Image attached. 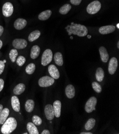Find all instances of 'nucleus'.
Returning a JSON list of instances; mask_svg holds the SVG:
<instances>
[{
  "label": "nucleus",
  "instance_id": "1",
  "mask_svg": "<svg viewBox=\"0 0 119 134\" xmlns=\"http://www.w3.org/2000/svg\"><path fill=\"white\" fill-rule=\"evenodd\" d=\"M65 29L67 30L69 35L73 34L78 36L83 37L87 35L88 33L86 26L81 24H74V23H72L71 25H68Z\"/></svg>",
  "mask_w": 119,
  "mask_h": 134
},
{
  "label": "nucleus",
  "instance_id": "2",
  "mask_svg": "<svg viewBox=\"0 0 119 134\" xmlns=\"http://www.w3.org/2000/svg\"><path fill=\"white\" fill-rule=\"evenodd\" d=\"M17 122L15 118L10 117L5 120L1 127V132L3 134H10L17 128Z\"/></svg>",
  "mask_w": 119,
  "mask_h": 134
},
{
  "label": "nucleus",
  "instance_id": "3",
  "mask_svg": "<svg viewBox=\"0 0 119 134\" xmlns=\"http://www.w3.org/2000/svg\"><path fill=\"white\" fill-rule=\"evenodd\" d=\"M101 3L99 1H94L91 2L87 8V11L89 14L94 15L97 13L100 9Z\"/></svg>",
  "mask_w": 119,
  "mask_h": 134
},
{
  "label": "nucleus",
  "instance_id": "4",
  "mask_svg": "<svg viewBox=\"0 0 119 134\" xmlns=\"http://www.w3.org/2000/svg\"><path fill=\"white\" fill-rule=\"evenodd\" d=\"M55 82V79L49 76H44L38 80V85L41 87H48L52 86Z\"/></svg>",
  "mask_w": 119,
  "mask_h": 134
},
{
  "label": "nucleus",
  "instance_id": "5",
  "mask_svg": "<svg viewBox=\"0 0 119 134\" xmlns=\"http://www.w3.org/2000/svg\"><path fill=\"white\" fill-rule=\"evenodd\" d=\"M97 100L95 97H90L87 102L85 105V111L87 113H91L93 111L96 110V105Z\"/></svg>",
  "mask_w": 119,
  "mask_h": 134
},
{
  "label": "nucleus",
  "instance_id": "6",
  "mask_svg": "<svg viewBox=\"0 0 119 134\" xmlns=\"http://www.w3.org/2000/svg\"><path fill=\"white\" fill-rule=\"evenodd\" d=\"M53 57V54L52 51L49 49H46L43 53L42 58H41V64L43 66H47L48 64L50 63L52 61Z\"/></svg>",
  "mask_w": 119,
  "mask_h": 134
},
{
  "label": "nucleus",
  "instance_id": "7",
  "mask_svg": "<svg viewBox=\"0 0 119 134\" xmlns=\"http://www.w3.org/2000/svg\"><path fill=\"white\" fill-rule=\"evenodd\" d=\"M14 12V7L10 2H6L3 6L2 13L5 17H10Z\"/></svg>",
  "mask_w": 119,
  "mask_h": 134
},
{
  "label": "nucleus",
  "instance_id": "8",
  "mask_svg": "<svg viewBox=\"0 0 119 134\" xmlns=\"http://www.w3.org/2000/svg\"><path fill=\"white\" fill-rule=\"evenodd\" d=\"M12 46L16 49H22L27 47V42L25 39L16 38L12 42Z\"/></svg>",
  "mask_w": 119,
  "mask_h": 134
},
{
  "label": "nucleus",
  "instance_id": "9",
  "mask_svg": "<svg viewBox=\"0 0 119 134\" xmlns=\"http://www.w3.org/2000/svg\"><path fill=\"white\" fill-rule=\"evenodd\" d=\"M44 113L46 118L48 120H50V121L54 119V117L55 116L54 108L50 104H48L46 106L44 109Z\"/></svg>",
  "mask_w": 119,
  "mask_h": 134
},
{
  "label": "nucleus",
  "instance_id": "10",
  "mask_svg": "<svg viewBox=\"0 0 119 134\" xmlns=\"http://www.w3.org/2000/svg\"><path fill=\"white\" fill-rule=\"evenodd\" d=\"M118 66L117 60L115 57H112L109 63V72L110 74L113 75L116 72Z\"/></svg>",
  "mask_w": 119,
  "mask_h": 134
},
{
  "label": "nucleus",
  "instance_id": "11",
  "mask_svg": "<svg viewBox=\"0 0 119 134\" xmlns=\"http://www.w3.org/2000/svg\"><path fill=\"white\" fill-rule=\"evenodd\" d=\"M49 73L52 78L54 79H58L60 76L59 72L56 66L54 65H50L48 68Z\"/></svg>",
  "mask_w": 119,
  "mask_h": 134
},
{
  "label": "nucleus",
  "instance_id": "12",
  "mask_svg": "<svg viewBox=\"0 0 119 134\" xmlns=\"http://www.w3.org/2000/svg\"><path fill=\"white\" fill-rule=\"evenodd\" d=\"M115 30V26L114 25H107L102 26L99 29V32L101 34H107L113 33Z\"/></svg>",
  "mask_w": 119,
  "mask_h": 134
},
{
  "label": "nucleus",
  "instance_id": "13",
  "mask_svg": "<svg viewBox=\"0 0 119 134\" xmlns=\"http://www.w3.org/2000/svg\"><path fill=\"white\" fill-rule=\"evenodd\" d=\"M11 105L13 110L17 112H19L20 111V102L18 98L16 96H14L11 97Z\"/></svg>",
  "mask_w": 119,
  "mask_h": 134
},
{
  "label": "nucleus",
  "instance_id": "14",
  "mask_svg": "<svg viewBox=\"0 0 119 134\" xmlns=\"http://www.w3.org/2000/svg\"><path fill=\"white\" fill-rule=\"evenodd\" d=\"M99 51L101 61L104 63H107L109 59V55L106 49L104 47H100L99 49Z\"/></svg>",
  "mask_w": 119,
  "mask_h": 134
},
{
  "label": "nucleus",
  "instance_id": "15",
  "mask_svg": "<svg viewBox=\"0 0 119 134\" xmlns=\"http://www.w3.org/2000/svg\"><path fill=\"white\" fill-rule=\"evenodd\" d=\"M27 25V21L22 18L17 19L14 23L15 28L17 30H22Z\"/></svg>",
  "mask_w": 119,
  "mask_h": 134
},
{
  "label": "nucleus",
  "instance_id": "16",
  "mask_svg": "<svg viewBox=\"0 0 119 134\" xmlns=\"http://www.w3.org/2000/svg\"><path fill=\"white\" fill-rule=\"evenodd\" d=\"M65 93L67 98L70 99L73 98L75 96V90L74 87L72 85H68L65 89Z\"/></svg>",
  "mask_w": 119,
  "mask_h": 134
},
{
  "label": "nucleus",
  "instance_id": "17",
  "mask_svg": "<svg viewBox=\"0 0 119 134\" xmlns=\"http://www.w3.org/2000/svg\"><path fill=\"white\" fill-rule=\"evenodd\" d=\"M61 103L59 100H56L54 103V105H53V108H54L55 115L56 118H59L61 114Z\"/></svg>",
  "mask_w": 119,
  "mask_h": 134
},
{
  "label": "nucleus",
  "instance_id": "18",
  "mask_svg": "<svg viewBox=\"0 0 119 134\" xmlns=\"http://www.w3.org/2000/svg\"><path fill=\"white\" fill-rule=\"evenodd\" d=\"M10 111L8 108L3 109L0 113V125H3L9 116Z\"/></svg>",
  "mask_w": 119,
  "mask_h": 134
},
{
  "label": "nucleus",
  "instance_id": "19",
  "mask_svg": "<svg viewBox=\"0 0 119 134\" xmlns=\"http://www.w3.org/2000/svg\"><path fill=\"white\" fill-rule=\"evenodd\" d=\"M39 53H40V48L36 45L34 46L31 49L30 54L31 58L33 59H36L39 56Z\"/></svg>",
  "mask_w": 119,
  "mask_h": 134
},
{
  "label": "nucleus",
  "instance_id": "20",
  "mask_svg": "<svg viewBox=\"0 0 119 134\" xmlns=\"http://www.w3.org/2000/svg\"><path fill=\"white\" fill-rule=\"evenodd\" d=\"M25 85L24 83H19L14 89V93L15 95H20L25 90Z\"/></svg>",
  "mask_w": 119,
  "mask_h": 134
},
{
  "label": "nucleus",
  "instance_id": "21",
  "mask_svg": "<svg viewBox=\"0 0 119 134\" xmlns=\"http://www.w3.org/2000/svg\"><path fill=\"white\" fill-rule=\"evenodd\" d=\"M52 14V11L50 10H47L40 13L38 15V19L40 20H46L48 19Z\"/></svg>",
  "mask_w": 119,
  "mask_h": 134
},
{
  "label": "nucleus",
  "instance_id": "22",
  "mask_svg": "<svg viewBox=\"0 0 119 134\" xmlns=\"http://www.w3.org/2000/svg\"><path fill=\"white\" fill-rule=\"evenodd\" d=\"M34 105L35 103L33 100L32 99H29L26 101L25 105V108L26 111L27 112H32L34 108Z\"/></svg>",
  "mask_w": 119,
  "mask_h": 134
},
{
  "label": "nucleus",
  "instance_id": "23",
  "mask_svg": "<svg viewBox=\"0 0 119 134\" xmlns=\"http://www.w3.org/2000/svg\"><path fill=\"white\" fill-rule=\"evenodd\" d=\"M54 60L56 65L61 66L63 65L64 61H63V57L61 53L59 52H58L55 53L54 56Z\"/></svg>",
  "mask_w": 119,
  "mask_h": 134
},
{
  "label": "nucleus",
  "instance_id": "24",
  "mask_svg": "<svg viewBox=\"0 0 119 134\" xmlns=\"http://www.w3.org/2000/svg\"><path fill=\"white\" fill-rule=\"evenodd\" d=\"M40 35L41 32L38 30H35L32 32L29 36V41L30 42H33L35 41L40 36Z\"/></svg>",
  "mask_w": 119,
  "mask_h": 134
},
{
  "label": "nucleus",
  "instance_id": "25",
  "mask_svg": "<svg viewBox=\"0 0 119 134\" xmlns=\"http://www.w3.org/2000/svg\"><path fill=\"white\" fill-rule=\"evenodd\" d=\"M27 129L30 134H38V131L35 125L32 122H29L27 125Z\"/></svg>",
  "mask_w": 119,
  "mask_h": 134
},
{
  "label": "nucleus",
  "instance_id": "26",
  "mask_svg": "<svg viewBox=\"0 0 119 134\" xmlns=\"http://www.w3.org/2000/svg\"><path fill=\"white\" fill-rule=\"evenodd\" d=\"M96 77L98 82H102L104 77V70L99 68L97 69L96 72Z\"/></svg>",
  "mask_w": 119,
  "mask_h": 134
},
{
  "label": "nucleus",
  "instance_id": "27",
  "mask_svg": "<svg viewBox=\"0 0 119 134\" xmlns=\"http://www.w3.org/2000/svg\"><path fill=\"white\" fill-rule=\"evenodd\" d=\"M95 124H96V120L94 119L93 118L89 119L85 125V129L88 131L91 130L95 127Z\"/></svg>",
  "mask_w": 119,
  "mask_h": 134
},
{
  "label": "nucleus",
  "instance_id": "28",
  "mask_svg": "<svg viewBox=\"0 0 119 134\" xmlns=\"http://www.w3.org/2000/svg\"><path fill=\"white\" fill-rule=\"evenodd\" d=\"M71 5L69 4H66L62 6L59 9V13L61 15H66L71 9Z\"/></svg>",
  "mask_w": 119,
  "mask_h": 134
},
{
  "label": "nucleus",
  "instance_id": "29",
  "mask_svg": "<svg viewBox=\"0 0 119 134\" xmlns=\"http://www.w3.org/2000/svg\"><path fill=\"white\" fill-rule=\"evenodd\" d=\"M18 51L16 49H13L11 50L9 53V57L12 63H14L16 60L17 57L18 56Z\"/></svg>",
  "mask_w": 119,
  "mask_h": 134
},
{
  "label": "nucleus",
  "instance_id": "30",
  "mask_svg": "<svg viewBox=\"0 0 119 134\" xmlns=\"http://www.w3.org/2000/svg\"><path fill=\"white\" fill-rule=\"evenodd\" d=\"M35 70V65L33 63L29 64L26 68V72L28 74H32Z\"/></svg>",
  "mask_w": 119,
  "mask_h": 134
},
{
  "label": "nucleus",
  "instance_id": "31",
  "mask_svg": "<svg viewBox=\"0 0 119 134\" xmlns=\"http://www.w3.org/2000/svg\"><path fill=\"white\" fill-rule=\"evenodd\" d=\"M32 121L33 123L36 126H39L42 124V120L37 115H34L32 118Z\"/></svg>",
  "mask_w": 119,
  "mask_h": 134
},
{
  "label": "nucleus",
  "instance_id": "32",
  "mask_svg": "<svg viewBox=\"0 0 119 134\" xmlns=\"http://www.w3.org/2000/svg\"><path fill=\"white\" fill-rule=\"evenodd\" d=\"M92 87L93 89L97 93H100L101 92L102 89L100 85L96 82H93L92 83Z\"/></svg>",
  "mask_w": 119,
  "mask_h": 134
},
{
  "label": "nucleus",
  "instance_id": "33",
  "mask_svg": "<svg viewBox=\"0 0 119 134\" xmlns=\"http://www.w3.org/2000/svg\"><path fill=\"white\" fill-rule=\"evenodd\" d=\"M16 63L19 66H22L26 62V58L22 56H20L18 57V58L16 59Z\"/></svg>",
  "mask_w": 119,
  "mask_h": 134
},
{
  "label": "nucleus",
  "instance_id": "34",
  "mask_svg": "<svg viewBox=\"0 0 119 134\" xmlns=\"http://www.w3.org/2000/svg\"><path fill=\"white\" fill-rule=\"evenodd\" d=\"M4 68H5V63L3 61L1 60L0 61V75L3 73Z\"/></svg>",
  "mask_w": 119,
  "mask_h": 134
},
{
  "label": "nucleus",
  "instance_id": "35",
  "mask_svg": "<svg viewBox=\"0 0 119 134\" xmlns=\"http://www.w3.org/2000/svg\"><path fill=\"white\" fill-rule=\"evenodd\" d=\"M82 0H70L71 3L75 5H78L81 3Z\"/></svg>",
  "mask_w": 119,
  "mask_h": 134
},
{
  "label": "nucleus",
  "instance_id": "36",
  "mask_svg": "<svg viewBox=\"0 0 119 134\" xmlns=\"http://www.w3.org/2000/svg\"><path fill=\"white\" fill-rule=\"evenodd\" d=\"M4 80L2 79H0V92L3 90L4 88Z\"/></svg>",
  "mask_w": 119,
  "mask_h": 134
},
{
  "label": "nucleus",
  "instance_id": "37",
  "mask_svg": "<svg viewBox=\"0 0 119 134\" xmlns=\"http://www.w3.org/2000/svg\"><path fill=\"white\" fill-rule=\"evenodd\" d=\"M3 31H4V28L3 27V26H0V37H1V35H2Z\"/></svg>",
  "mask_w": 119,
  "mask_h": 134
},
{
  "label": "nucleus",
  "instance_id": "38",
  "mask_svg": "<svg viewBox=\"0 0 119 134\" xmlns=\"http://www.w3.org/2000/svg\"><path fill=\"white\" fill-rule=\"evenodd\" d=\"M42 134H50V131L48 130H44L42 132V133H41Z\"/></svg>",
  "mask_w": 119,
  "mask_h": 134
},
{
  "label": "nucleus",
  "instance_id": "39",
  "mask_svg": "<svg viewBox=\"0 0 119 134\" xmlns=\"http://www.w3.org/2000/svg\"><path fill=\"white\" fill-rule=\"evenodd\" d=\"M2 110H3V105H1V104H0V113H1Z\"/></svg>",
  "mask_w": 119,
  "mask_h": 134
},
{
  "label": "nucleus",
  "instance_id": "40",
  "mask_svg": "<svg viewBox=\"0 0 119 134\" xmlns=\"http://www.w3.org/2000/svg\"><path fill=\"white\" fill-rule=\"evenodd\" d=\"M2 45H3V43H2V41H1V40H0V49H1L2 47Z\"/></svg>",
  "mask_w": 119,
  "mask_h": 134
},
{
  "label": "nucleus",
  "instance_id": "41",
  "mask_svg": "<svg viewBox=\"0 0 119 134\" xmlns=\"http://www.w3.org/2000/svg\"><path fill=\"white\" fill-rule=\"evenodd\" d=\"M80 133L81 134H92V133H91V132H83Z\"/></svg>",
  "mask_w": 119,
  "mask_h": 134
},
{
  "label": "nucleus",
  "instance_id": "42",
  "mask_svg": "<svg viewBox=\"0 0 119 134\" xmlns=\"http://www.w3.org/2000/svg\"><path fill=\"white\" fill-rule=\"evenodd\" d=\"M117 47L118 49L119 48V42L118 41L117 42Z\"/></svg>",
  "mask_w": 119,
  "mask_h": 134
},
{
  "label": "nucleus",
  "instance_id": "43",
  "mask_svg": "<svg viewBox=\"0 0 119 134\" xmlns=\"http://www.w3.org/2000/svg\"><path fill=\"white\" fill-rule=\"evenodd\" d=\"M116 27H117V28L118 29H119V24L118 23H117V25H116Z\"/></svg>",
  "mask_w": 119,
  "mask_h": 134
},
{
  "label": "nucleus",
  "instance_id": "44",
  "mask_svg": "<svg viewBox=\"0 0 119 134\" xmlns=\"http://www.w3.org/2000/svg\"><path fill=\"white\" fill-rule=\"evenodd\" d=\"M91 37V35H88V38H90Z\"/></svg>",
  "mask_w": 119,
  "mask_h": 134
},
{
  "label": "nucleus",
  "instance_id": "45",
  "mask_svg": "<svg viewBox=\"0 0 119 134\" xmlns=\"http://www.w3.org/2000/svg\"><path fill=\"white\" fill-rule=\"evenodd\" d=\"M3 62H4V63H6V62H7V61H6V60H3Z\"/></svg>",
  "mask_w": 119,
  "mask_h": 134
},
{
  "label": "nucleus",
  "instance_id": "46",
  "mask_svg": "<svg viewBox=\"0 0 119 134\" xmlns=\"http://www.w3.org/2000/svg\"><path fill=\"white\" fill-rule=\"evenodd\" d=\"M71 39H73V37L72 36H71Z\"/></svg>",
  "mask_w": 119,
  "mask_h": 134
},
{
  "label": "nucleus",
  "instance_id": "47",
  "mask_svg": "<svg viewBox=\"0 0 119 134\" xmlns=\"http://www.w3.org/2000/svg\"><path fill=\"white\" fill-rule=\"evenodd\" d=\"M28 133H24V134H27Z\"/></svg>",
  "mask_w": 119,
  "mask_h": 134
}]
</instances>
